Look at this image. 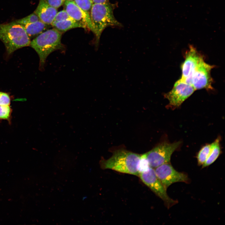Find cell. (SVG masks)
<instances>
[{"instance_id": "1", "label": "cell", "mask_w": 225, "mask_h": 225, "mask_svg": "<svg viewBox=\"0 0 225 225\" xmlns=\"http://www.w3.org/2000/svg\"><path fill=\"white\" fill-rule=\"evenodd\" d=\"M115 5L109 2L103 3H93L90 12V18L95 35L96 43H98L104 30L109 26H121V24L115 18L113 11Z\"/></svg>"}, {"instance_id": "2", "label": "cell", "mask_w": 225, "mask_h": 225, "mask_svg": "<svg viewBox=\"0 0 225 225\" xmlns=\"http://www.w3.org/2000/svg\"><path fill=\"white\" fill-rule=\"evenodd\" d=\"M141 156V155L126 150H118L108 159L100 161L101 167L103 169H110L138 176Z\"/></svg>"}, {"instance_id": "3", "label": "cell", "mask_w": 225, "mask_h": 225, "mask_svg": "<svg viewBox=\"0 0 225 225\" xmlns=\"http://www.w3.org/2000/svg\"><path fill=\"white\" fill-rule=\"evenodd\" d=\"M0 40L4 44L8 54L30 46L31 41L24 27L15 21L0 23Z\"/></svg>"}, {"instance_id": "4", "label": "cell", "mask_w": 225, "mask_h": 225, "mask_svg": "<svg viewBox=\"0 0 225 225\" xmlns=\"http://www.w3.org/2000/svg\"><path fill=\"white\" fill-rule=\"evenodd\" d=\"M62 32L54 28L44 31L31 41L30 46L36 51L40 59V68H42L48 56L52 52L63 48Z\"/></svg>"}, {"instance_id": "5", "label": "cell", "mask_w": 225, "mask_h": 225, "mask_svg": "<svg viewBox=\"0 0 225 225\" xmlns=\"http://www.w3.org/2000/svg\"><path fill=\"white\" fill-rule=\"evenodd\" d=\"M181 143L180 141L172 143L162 142L145 153L150 166L155 168L163 164L169 163L172 154Z\"/></svg>"}, {"instance_id": "6", "label": "cell", "mask_w": 225, "mask_h": 225, "mask_svg": "<svg viewBox=\"0 0 225 225\" xmlns=\"http://www.w3.org/2000/svg\"><path fill=\"white\" fill-rule=\"evenodd\" d=\"M138 176L143 182L164 202L168 208L177 203V201L170 198L166 190L157 177L154 169L150 167L147 170L139 173Z\"/></svg>"}, {"instance_id": "7", "label": "cell", "mask_w": 225, "mask_h": 225, "mask_svg": "<svg viewBox=\"0 0 225 225\" xmlns=\"http://www.w3.org/2000/svg\"><path fill=\"white\" fill-rule=\"evenodd\" d=\"M195 90L191 84L180 79L175 82L172 89L164 95L169 102L168 106L174 108L179 107Z\"/></svg>"}, {"instance_id": "8", "label": "cell", "mask_w": 225, "mask_h": 225, "mask_svg": "<svg viewBox=\"0 0 225 225\" xmlns=\"http://www.w3.org/2000/svg\"><path fill=\"white\" fill-rule=\"evenodd\" d=\"M214 67L203 60L195 69L187 82L191 84L195 90L203 88L212 90V79L210 72Z\"/></svg>"}, {"instance_id": "9", "label": "cell", "mask_w": 225, "mask_h": 225, "mask_svg": "<svg viewBox=\"0 0 225 225\" xmlns=\"http://www.w3.org/2000/svg\"><path fill=\"white\" fill-rule=\"evenodd\" d=\"M154 169L157 177L166 190L173 183L179 182L187 183L189 181L186 174L176 171L170 162L163 164Z\"/></svg>"}, {"instance_id": "10", "label": "cell", "mask_w": 225, "mask_h": 225, "mask_svg": "<svg viewBox=\"0 0 225 225\" xmlns=\"http://www.w3.org/2000/svg\"><path fill=\"white\" fill-rule=\"evenodd\" d=\"M203 60L202 55L195 48L190 45L186 53L185 60L182 65V75L181 78L187 82L197 67Z\"/></svg>"}, {"instance_id": "11", "label": "cell", "mask_w": 225, "mask_h": 225, "mask_svg": "<svg viewBox=\"0 0 225 225\" xmlns=\"http://www.w3.org/2000/svg\"><path fill=\"white\" fill-rule=\"evenodd\" d=\"M64 10L73 20L92 32V27L89 14L85 12L75 3L74 1L66 0L64 3Z\"/></svg>"}, {"instance_id": "12", "label": "cell", "mask_w": 225, "mask_h": 225, "mask_svg": "<svg viewBox=\"0 0 225 225\" xmlns=\"http://www.w3.org/2000/svg\"><path fill=\"white\" fill-rule=\"evenodd\" d=\"M41 21L45 24L51 25L58 12L57 8L49 5L46 0H39L34 12Z\"/></svg>"}, {"instance_id": "13", "label": "cell", "mask_w": 225, "mask_h": 225, "mask_svg": "<svg viewBox=\"0 0 225 225\" xmlns=\"http://www.w3.org/2000/svg\"><path fill=\"white\" fill-rule=\"evenodd\" d=\"M40 20L23 26L29 37L30 38L43 32L48 25Z\"/></svg>"}, {"instance_id": "14", "label": "cell", "mask_w": 225, "mask_h": 225, "mask_svg": "<svg viewBox=\"0 0 225 225\" xmlns=\"http://www.w3.org/2000/svg\"><path fill=\"white\" fill-rule=\"evenodd\" d=\"M220 137H218L210 144V150L209 155L205 163L202 165L205 168L211 165L218 158L221 153Z\"/></svg>"}, {"instance_id": "15", "label": "cell", "mask_w": 225, "mask_h": 225, "mask_svg": "<svg viewBox=\"0 0 225 225\" xmlns=\"http://www.w3.org/2000/svg\"><path fill=\"white\" fill-rule=\"evenodd\" d=\"M51 25L56 30L61 32H65L72 28H81L85 29V27L72 19L54 22Z\"/></svg>"}, {"instance_id": "16", "label": "cell", "mask_w": 225, "mask_h": 225, "mask_svg": "<svg viewBox=\"0 0 225 225\" xmlns=\"http://www.w3.org/2000/svg\"><path fill=\"white\" fill-rule=\"evenodd\" d=\"M210 144H207L203 146L198 152L197 159L198 165H202L206 160L210 153Z\"/></svg>"}, {"instance_id": "17", "label": "cell", "mask_w": 225, "mask_h": 225, "mask_svg": "<svg viewBox=\"0 0 225 225\" xmlns=\"http://www.w3.org/2000/svg\"><path fill=\"white\" fill-rule=\"evenodd\" d=\"M12 112L10 105H0V120H6L11 124Z\"/></svg>"}, {"instance_id": "18", "label": "cell", "mask_w": 225, "mask_h": 225, "mask_svg": "<svg viewBox=\"0 0 225 225\" xmlns=\"http://www.w3.org/2000/svg\"><path fill=\"white\" fill-rule=\"evenodd\" d=\"M40 20L38 16L34 12L29 15L15 21L22 26Z\"/></svg>"}, {"instance_id": "19", "label": "cell", "mask_w": 225, "mask_h": 225, "mask_svg": "<svg viewBox=\"0 0 225 225\" xmlns=\"http://www.w3.org/2000/svg\"><path fill=\"white\" fill-rule=\"evenodd\" d=\"M77 5L85 12L90 14L93 4L92 0H74Z\"/></svg>"}, {"instance_id": "20", "label": "cell", "mask_w": 225, "mask_h": 225, "mask_svg": "<svg viewBox=\"0 0 225 225\" xmlns=\"http://www.w3.org/2000/svg\"><path fill=\"white\" fill-rule=\"evenodd\" d=\"M69 19H72L64 9L57 12L52 22H58Z\"/></svg>"}, {"instance_id": "21", "label": "cell", "mask_w": 225, "mask_h": 225, "mask_svg": "<svg viewBox=\"0 0 225 225\" xmlns=\"http://www.w3.org/2000/svg\"><path fill=\"white\" fill-rule=\"evenodd\" d=\"M11 98L7 93L0 92V105H10Z\"/></svg>"}, {"instance_id": "22", "label": "cell", "mask_w": 225, "mask_h": 225, "mask_svg": "<svg viewBox=\"0 0 225 225\" xmlns=\"http://www.w3.org/2000/svg\"><path fill=\"white\" fill-rule=\"evenodd\" d=\"M50 6L58 8L63 5L66 0H46Z\"/></svg>"}, {"instance_id": "23", "label": "cell", "mask_w": 225, "mask_h": 225, "mask_svg": "<svg viewBox=\"0 0 225 225\" xmlns=\"http://www.w3.org/2000/svg\"><path fill=\"white\" fill-rule=\"evenodd\" d=\"M93 3H103L109 2V0H92Z\"/></svg>"}, {"instance_id": "24", "label": "cell", "mask_w": 225, "mask_h": 225, "mask_svg": "<svg viewBox=\"0 0 225 225\" xmlns=\"http://www.w3.org/2000/svg\"><path fill=\"white\" fill-rule=\"evenodd\" d=\"M66 0L70 1H74V0Z\"/></svg>"}]
</instances>
